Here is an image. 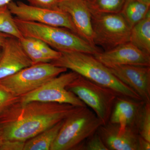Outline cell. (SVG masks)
I'll return each instance as SVG.
<instances>
[{
  "mask_svg": "<svg viewBox=\"0 0 150 150\" xmlns=\"http://www.w3.org/2000/svg\"><path fill=\"white\" fill-rule=\"evenodd\" d=\"M81 107L67 103L33 101L13 103L0 115L4 140L25 142L64 121Z\"/></svg>",
  "mask_w": 150,
  "mask_h": 150,
  "instance_id": "1",
  "label": "cell"
},
{
  "mask_svg": "<svg viewBox=\"0 0 150 150\" xmlns=\"http://www.w3.org/2000/svg\"><path fill=\"white\" fill-rule=\"evenodd\" d=\"M50 63L56 67L73 71L98 84L111 89L118 96L143 100L91 54L75 51L62 52L59 58Z\"/></svg>",
  "mask_w": 150,
  "mask_h": 150,
  "instance_id": "2",
  "label": "cell"
},
{
  "mask_svg": "<svg viewBox=\"0 0 150 150\" xmlns=\"http://www.w3.org/2000/svg\"><path fill=\"white\" fill-rule=\"evenodd\" d=\"M14 18L23 37L41 40L56 51L80 52L93 55L102 51L97 46L91 45L77 34L64 28Z\"/></svg>",
  "mask_w": 150,
  "mask_h": 150,
  "instance_id": "3",
  "label": "cell"
},
{
  "mask_svg": "<svg viewBox=\"0 0 150 150\" xmlns=\"http://www.w3.org/2000/svg\"><path fill=\"white\" fill-rule=\"evenodd\" d=\"M103 125L93 110L81 107L64 120L50 150H81L86 140Z\"/></svg>",
  "mask_w": 150,
  "mask_h": 150,
  "instance_id": "4",
  "label": "cell"
},
{
  "mask_svg": "<svg viewBox=\"0 0 150 150\" xmlns=\"http://www.w3.org/2000/svg\"><path fill=\"white\" fill-rule=\"evenodd\" d=\"M67 71L66 68L56 67L51 63L35 64L1 79L0 85L14 96L21 97Z\"/></svg>",
  "mask_w": 150,
  "mask_h": 150,
  "instance_id": "5",
  "label": "cell"
},
{
  "mask_svg": "<svg viewBox=\"0 0 150 150\" xmlns=\"http://www.w3.org/2000/svg\"><path fill=\"white\" fill-rule=\"evenodd\" d=\"M66 88L92 109L103 125L108 122L115 100L118 96L113 90L79 75Z\"/></svg>",
  "mask_w": 150,
  "mask_h": 150,
  "instance_id": "6",
  "label": "cell"
},
{
  "mask_svg": "<svg viewBox=\"0 0 150 150\" xmlns=\"http://www.w3.org/2000/svg\"><path fill=\"white\" fill-rule=\"evenodd\" d=\"M95 46L108 51L129 42L131 27L121 13H92Z\"/></svg>",
  "mask_w": 150,
  "mask_h": 150,
  "instance_id": "7",
  "label": "cell"
},
{
  "mask_svg": "<svg viewBox=\"0 0 150 150\" xmlns=\"http://www.w3.org/2000/svg\"><path fill=\"white\" fill-rule=\"evenodd\" d=\"M79 75L71 71L62 73L39 88L21 97L19 101L23 104L38 101L67 103L77 107H85L86 105L76 96L66 88Z\"/></svg>",
  "mask_w": 150,
  "mask_h": 150,
  "instance_id": "8",
  "label": "cell"
},
{
  "mask_svg": "<svg viewBox=\"0 0 150 150\" xmlns=\"http://www.w3.org/2000/svg\"><path fill=\"white\" fill-rule=\"evenodd\" d=\"M7 6L11 13L15 16V17L21 20L64 28L78 35L71 17L60 9L42 8L26 4L23 2L16 3L13 1L9 3Z\"/></svg>",
  "mask_w": 150,
  "mask_h": 150,
  "instance_id": "9",
  "label": "cell"
},
{
  "mask_svg": "<svg viewBox=\"0 0 150 150\" xmlns=\"http://www.w3.org/2000/svg\"><path fill=\"white\" fill-rule=\"evenodd\" d=\"M108 68L118 79L134 91L144 102L150 103V67L127 65Z\"/></svg>",
  "mask_w": 150,
  "mask_h": 150,
  "instance_id": "10",
  "label": "cell"
},
{
  "mask_svg": "<svg viewBox=\"0 0 150 150\" xmlns=\"http://www.w3.org/2000/svg\"><path fill=\"white\" fill-rule=\"evenodd\" d=\"M93 56L108 68L127 65L150 67V54L141 51L130 42Z\"/></svg>",
  "mask_w": 150,
  "mask_h": 150,
  "instance_id": "11",
  "label": "cell"
},
{
  "mask_svg": "<svg viewBox=\"0 0 150 150\" xmlns=\"http://www.w3.org/2000/svg\"><path fill=\"white\" fill-rule=\"evenodd\" d=\"M97 131L108 150H139V135L136 129L108 121Z\"/></svg>",
  "mask_w": 150,
  "mask_h": 150,
  "instance_id": "12",
  "label": "cell"
},
{
  "mask_svg": "<svg viewBox=\"0 0 150 150\" xmlns=\"http://www.w3.org/2000/svg\"><path fill=\"white\" fill-rule=\"evenodd\" d=\"M58 6L60 9L71 17L78 35L96 46L93 43L91 12L88 2L86 0H59Z\"/></svg>",
  "mask_w": 150,
  "mask_h": 150,
  "instance_id": "13",
  "label": "cell"
},
{
  "mask_svg": "<svg viewBox=\"0 0 150 150\" xmlns=\"http://www.w3.org/2000/svg\"><path fill=\"white\" fill-rule=\"evenodd\" d=\"M2 48L0 58V79L33 65L16 38L8 37Z\"/></svg>",
  "mask_w": 150,
  "mask_h": 150,
  "instance_id": "14",
  "label": "cell"
},
{
  "mask_svg": "<svg viewBox=\"0 0 150 150\" xmlns=\"http://www.w3.org/2000/svg\"><path fill=\"white\" fill-rule=\"evenodd\" d=\"M144 103L143 100L117 96L108 121L118 124L121 128L130 127L137 130L138 117Z\"/></svg>",
  "mask_w": 150,
  "mask_h": 150,
  "instance_id": "15",
  "label": "cell"
},
{
  "mask_svg": "<svg viewBox=\"0 0 150 150\" xmlns=\"http://www.w3.org/2000/svg\"><path fill=\"white\" fill-rule=\"evenodd\" d=\"M129 42L150 55V11L144 18L131 28Z\"/></svg>",
  "mask_w": 150,
  "mask_h": 150,
  "instance_id": "16",
  "label": "cell"
},
{
  "mask_svg": "<svg viewBox=\"0 0 150 150\" xmlns=\"http://www.w3.org/2000/svg\"><path fill=\"white\" fill-rule=\"evenodd\" d=\"M64 121H60L28 140L25 143L23 150H50L51 145L59 134Z\"/></svg>",
  "mask_w": 150,
  "mask_h": 150,
  "instance_id": "17",
  "label": "cell"
},
{
  "mask_svg": "<svg viewBox=\"0 0 150 150\" xmlns=\"http://www.w3.org/2000/svg\"><path fill=\"white\" fill-rule=\"evenodd\" d=\"M150 6L137 0H126L120 13L132 28L146 16Z\"/></svg>",
  "mask_w": 150,
  "mask_h": 150,
  "instance_id": "18",
  "label": "cell"
},
{
  "mask_svg": "<svg viewBox=\"0 0 150 150\" xmlns=\"http://www.w3.org/2000/svg\"><path fill=\"white\" fill-rule=\"evenodd\" d=\"M12 15L7 5L0 7V32L20 40L23 36L17 26Z\"/></svg>",
  "mask_w": 150,
  "mask_h": 150,
  "instance_id": "19",
  "label": "cell"
},
{
  "mask_svg": "<svg viewBox=\"0 0 150 150\" xmlns=\"http://www.w3.org/2000/svg\"><path fill=\"white\" fill-rule=\"evenodd\" d=\"M126 0H92L88 2L92 13H117L121 12Z\"/></svg>",
  "mask_w": 150,
  "mask_h": 150,
  "instance_id": "20",
  "label": "cell"
},
{
  "mask_svg": "<svg viewBox=\"0 0 150 150\" xmlns=\"http://www.w3.org/2000/svg\"><path fill=\"white\" fill-rule=\"evenodd\" d=\"M19 40L25 52L32 61L33 64L51 62L36 45L35 38L23 37Z\"/></svg>",
  "mask_w": 150,
  "mask_h": 150,
  "instance_id": "21",
  "label": "cell"
},
{
  "mask_svg": "<svg viewBox=\"0 0 150 150\" xmlns=\"http://www.w3.org/2000/svg\"><path fill=\"white\" fill-rule=\"evenodd\" d=\"M137 129L142 138L150 142V103H144L138 118Z\"/></svg>",
  "mask_w": 150,
  "mask_h": 150,
  "instance_id": "22",
  "label": "cell"
},
{
  "mask_svg": "<svg viewBox=\"0 0 150 150\" xmlns=\"http://www.w3.org/2000/svg\"><path fill=\"white\" fill-rule=\"evenodd\" d=\"M81 150H108L98 131L86 140Z\"/></svg>",
  "mask_w": 150,
  "mask_h": 150,
  "instance_id": "23",
  "label": "cell"
},
{
  "mask_svg": "<svg viewBox=\"0 0 150 150\" xmlns=\"http://www.w3.org/2000/svg\"><path fill=\"white\" fill-rule=\"evenodd\" d=\"M20 97L14 96L0 85V115L11 105L19 100Z\"/></svg>",
  "mask_w": 150,
  "mask_h": 150,
  "instance_id": "24",
  "label": "cell"
},
{
  "mask_svg": "<svg viewBox=\"0 0 150 150\" xmlns=\"http://www.w3.org/2000/svg\"><path fill=\"white\" fill-rule=\"evenodd\" d=\"M59 0H27L30 5L51 10L59 9Z\"/></svg>",
  "mask_w": 150,
  "mask_h": 150,
  "instance_id": "25",
  "label": "cell"
},
{
  "mask_svg": "<svg viewBox=\"0 0 150 150\" xmlns=\"http://www.w3.org/2000/svg\"><path fill=\"white\" fill-rule=\"evenodd\" d=\"M25 142L18 141H6L4 142L1 150H23Z\"/></svg>",
  "mask_w": 150,
  "mask_h": 150,
  "instance_id": "26",
  "label": "cell"
},
{
  "mask_svg": "<svg viewBox=\"0 0 150 150\" xmlns=\"http://www.w3.org/2000/svg\"><path fill=\"white\" fill-rule=\"evenodd\" d=\"M138 146L139 150H150V142L139 136Z\"/></svg>",
  "mask_w": 150,
  "mask_h": 150,
  "instance_id": "27",
  "label": "cell"
},
{
  "mask_svg": "<svg viewBox=\"0 0 150 150\" xmlns=\"http://www.w3.org/2000/svg\"><path fill=\"white\" fill-rule=\"evenodd\" d=\"M10 36H11L0 32V46L2 47L5 43L6 39Z\"/></svg>",
  "mask_w": 150,
  "mask_h": 150,
  "instance_id": "28",
  "label": "cell"
},
{
  "mask_svg": "<svg viewBox=\"0 0 150 150\" xmlns=\"http://www.w3.org/2000/svg\"><path fill=\"white\" fill-rule=\"evenodd\" d=\"M4 142V137H3V134L2 130L1 127L0 125V150H1L2 147Z\"/></svg>",
  "mask_w": 150,
  "mask_h": 150,
  "instance_id": "29",
  "label": "cell"
},
{
  "mask_svg": "<svg viewBox=\"0 0 150 150\" xmlns=\"http://www.w3.org/2000/svg\"><path fill=\"white\" fill-rule=\"evenodd\" d=\"M13 0H0V7L6 5H7L8 4Z\"/></svg>",
  "mask_w": 150,
  "mask_h": 150,
  "instance_id": "30",
  "label": "cell"
},
{
  "mask_svg": "<svg viewBox=\"0 0 150 150\" xmlns=\"http://www.w3.org/2000/svg\"><path fill=\"white\" fill-rule=\"evenodd\" d=\"M137 1L148 5H150V0H137Z\"/></svg>",
  "mask_w": 150,
  "mask_h": 150,
  "instance_id": "31",
  "label": "cell"
},
{
  "mask_svg": "<svg viewBox=\"0 0 150 150\" xmlns=\"http://www.w3.org/2000/svg\"><path fill=\"white\" fill-rule=\"evenodd\" d=\"M3 48L2 46H0V58L1 56L2 53Z\"/></svg>",
  "mask_w": 150,
  "mask_h": 150,
  "instance_id": "32",
  "label": "cell"
},
{
  "mask_svg": "<svg viewBox=\"0 0 150 150\" xmlns=\"http://www.w3.org/2000/svg\"><path fill=\"white\" fill-rule=\"evenodd\" d=\"M86 1H87L88 2H90L92 0H86Z\"/></svg>",
  "mask_w": 150,
  "mask_h": 150,
  "instance_id": "33",
  "label": "cell"
}]
</instances>
